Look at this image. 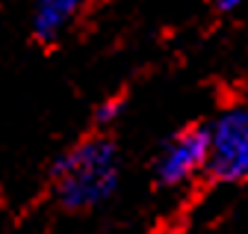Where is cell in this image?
Wrapping results in <instances>:
<instances>
[{
    "label": "cell",
    "instance_id": "6da1fadb",
    "mask_svg": "<svg viewBox=\"0 0 248 234\" xmlns=\"http://www.w3.org/2000/svg\"><path fill=\"white\" fill-rule=\"evenodd\" d=\"M53 196L65 211H89L107 201L118 184V149L104 134L80 139L50 172Z\"/></svg>",
    "mask_w": 248,
    "mask_h": 234
},
{
    "label": "cell",
    "instance_id": "7a4b0ae2",
    "mask_svg": "<svg viewBox=\"0 0 248 234\" xmlns=\"http://www.w3.org/2000/svg\"><path fill=\"white\" fill-rule=\"evenodd\" d=\"M207 175L222 184L248 181V104L222 110L207 125Z\"/></svg>",
    "mask_w": 248,
    "mask_h": 234
},
{
    "label": "cell",
    "instance_id": "3957f363",
    "mask_svg": "<svg viewBox=\"0 0 248 234\" xmlns=\"http://www.w3.org/2000/svg\"><path fill=\"white\" fill-rule=\"evenodd\" d=\"M207 166V125H189L174 134L157 157L154 175L163 187L186 184Z\"/></svg>",
    "mask_w": 248,
    "mask_h": 234
},
{
    "label": "cell",
    "instance_id": "277c9868",
    "mask_svg": "<svg viewBox=\"0 0 248 234\" xmlns=\"http://www.w3.org/2000/svg\"><path fill=\"white\" fill-rule=\"evenodd\" d=\"M86 0H36L33 6V36L45 45L62 39L71 24L83 15Z\"/></svg>",
    "mask_w": 248,
    "mask_h": 234
},
{
    "label": "cell",
    "instance_id": "5b68a950",
    "mask_svg": "<svg viewBox=\"0 0 248 234\" xmlns=\"http://www.w3.org/2000/svg\"><path fill=\"white\" fill-rule=\"evenodd\" d=\"M118 107H121V104H104V107H101V113H98V122H101V125L112 122L115 116H118Z\"/></svg>",
    "mask_w": 248,
    "mask_h": 234
},
{
    "label": "cell",
    "instance_id": "8992f818",
    "mask_svg": "<svg viewBox=\"0 0 248 234\" xmlns=\"http://www.w3.org/2000/svg\"><path fill=\"white\" fill-rule=\"evenodd\" d=\"M239 3H242V0H216V9H222V12H233Z\"/></svg>",
    "mask_w": 248,
    "mask_h": 234
}]
</instances>
